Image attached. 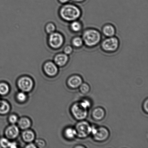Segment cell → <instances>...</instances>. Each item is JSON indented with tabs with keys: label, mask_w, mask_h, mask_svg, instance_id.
I'll use <instances>...</instances> for the list:
<instances>
[{
	"label": "cell",
	"mask_w": 148,
	"mask_h": 148,
	"mask_svg": "<svg viewBox=\"0 0 148 148\" xmlns=\"http://www.w3.org/2000/svg\"><path fill=\"white\" fill-rule=\"evenodd\" d=\"M22 137L25 141L27 143H30L34 140L35 135L31 130H27L23 133Z\"/></svg>",
	"instance_id": "2e32d148"
},
{
	"label": "cell",
	"mask_w": 148,
	"mask_h": 148,
	"mask_svg": "<svg viewBox=\"0 0 148 148\" xmlns=\"http://www.w3.org/2000/svg\"><path fill=\"white\" fill-rule=\"evenodd\" d=\"M73 51V47L71 46L68 45L64 47L63 49V53L68 56L70 55Z\"/></svg>",
	"instance_id": "cb8c5ba5"
},
{
	"label": "cell",
	"mask_w": 148,
	"mask_h": 148,
	"mask_svg": "<svg viewBox=\"0 0 148 148\" xmlns=\"http://www.w3.org/2000/svg\"><path fill=\"white\" fill-rule=\"evenodd\" d=\"M9 147L10 148H16L17 145L16 143L13 142L12 143H10Z\"/></svg>",
	"instance_id": "f546056e"
},
{
	"label": "cell",
	"mask_w": 148,
	"mask_h": 148,
	"mask_svg": "<svg viewBox=\"0 0 148 148\" xmlns=\"http://www.w3.org/2000/svg\"><path fill=\"white\" fill-rule=\"evenodd\" d=\"M58 1L61 3L65 4L67 3L69 0H58Z\"/></svg>",
	"instance_id": "1f68e13d"
},
{
	"label": "cell",
	"mask_w": 148,
	"mask_h": 148,
	"mask_svg": "<svg viewBox=\"0 0 148 148\" xmlns=\"http://www.w3.org/2000/svg\"><path fill=\"white\" fill-rule=\"evenodd\" d=\"M106 112L103 108L101 107H97L92 110L91 117L96 121H100L105 117Z\"/></svg>",
	"instance_id": "7c38bea8"
},
{
	"label": "cell",
	"mask_w": 148,
	"mask_h": 148,
	"mask_svg": "<svg viewBox=\"0 0 148 148\" xmlns=\"http://www.w3.org/2000/svg\"><path fill=\"white\" fill-rule=\"evenodd\" d=\"M9 104L6 101H0V114H5L9 111Z\"/></svg>",
	"instance_id": "d6986e66"
},
{
	"label": "cell",
	"mask_w": 148,
	"mask_h": 148,
	"mask_svg": "<svg viewBox=\"0 0 148 148\" xmlns=\"http://www.w3.org/2000/svg\"><path fill=\"white\" fill-rule=\"evenodd\" d=\"M91 134L95 141L102 143L106 141L109 138L110 136V132L105 127H92Z\"/></svg>",
	"instance_id": "5b68a950"
},
{
	"label": "cell",
	"mask_w": 148,
	"mask_h": 148,
	"mask_svg": "<svg viewBox=\"0 0 148 148\" xmlns=\"http://www.w3.org/2000/svg\"><path fill=\"white\" fill-rule=\"evenodd\" d=\"M83 83V79L80 75H72L69 78L67 84L69 88L72 89H77L79 88Z\"/></svg>",
	"instance_id": "30bf717a"
},
{
	"label": "cell",
	"mask_w": 148,
	"mask_h": 148,
	"mask_svg": "<svg viewBox=\"0 0 148 148\" xmlns=\"http://www.w3.org/2000/svg\"><path fill=\"white\" fill-rule=\"evenodd\" d=\"M10 143L7 139L3 138L0 140V145L3 147H9Z\"/></svg>",
	"instance_id": "d4e9b609"
},
{
	"label": "cell",
	"mask_w": 148,
	"mask_h": 148,
	"mask_svg": "<svg viewBox=\"0 0 148 148\" xmlns=\"http://www.w3.org/2000/svg\"><path fill=\"white\" fill-rule=\"evenodd\" d=\"M19 132L18 127L14 125L10 126L6 130L5 134L7 138L10 139H14L18 136Z\"/></svg>",
	"instance_id": "4fadbf2b"
},
{
	"label": "cell",
	"mask_w": 148,
	"mask_h": 148,
	"mask_svg": "<svg viewBox=\"0 0 148 148\" xmlns=\"http://www.w3.org/2000/svg\"><path fill=\"white\" fill-rule=\"evenodd\" d=\"M45 31L46 32L49 34L54 32L56 31V25L52 22L47 23L46 24L45 27Z\"/></svg>",
	"instance_id": "7402d4cb"
},
{
	"label": "cell",
	"mask_w": 148,
	"mask_h": 148,
	"mask_svg": "<svg viewBox=\"0 0 148 148\" xmlns=\"http://www.w3.org/2000/svg\"><path fill=\"white\" fill-rule=\"evenodd\" d=\"M18 125L20 128L22 130H26L30 127L31 122L28 119L23 117L19 120Z\"/></svg>",
	"instance_id": "ac0fdd59"
},
{
	"label": "cell",
	"mask_w": 148,
	"mask_h": 148,
	"mask_svg": "<svg viewBox=\"0 0 148 148\" xmlns=\"http://www.w3.org/2000/svg\"><path fill=\"white\" fill-rule=\"evenodd\" d=\"M48 42L51 48L57 50L63 46L64 42V37L61 33L56 31L49 34Z\"/></svg>",
	"instance_id": "52a82bcc"
},
{
	"label": "cell",
	"mask_w": 148,
	"mask_h": 148,
	"mask_svg": "<svg viewBox=\"0 0 148 148\" xmlns=\"http://www.w3.org/2000/svg\"><path fill=\"white\" fill-rule=\"evenodd\" d=\"M65 137L69 140H73L77 137V133L75 128L68 127L64 132Z\"/></svg>",
	"instance_id": "e0dca14e"
},
{
	"label": "cell",
	"mask_w": 148,
	"mask_h": 148,
	"mask_svg": "<svg viewBox=\"0 0 148 148\" xmlns=\"http://www.w3.org/2000/svg\"><path fill=\"white\" fill-rule=\"evenodd\" d=\"M119 41L117 37H107L103 40L101 44L102 50L107 53H113L118 49Z\"/></svg>",
	"instance_id": "8992f818"
},
{
	"label": "cell",
	"mask_w": 148,
	"mask_h": 148,
	"mask_svg": "<svg viewBox=\"0 0 148 148\" xmlns=\"http://www.w3.org/2000/svg\"><path fill=\"white\" fill-rule=\"evenodd\" d=\"M9 91V87L7 84L4 83L0 84V94L5 95Z\"/></svg>",
	"instance_id": "603a6c76"
},
{
	"label": "cell",
	"mask_w": 148,
	"mask_h": 148,
	"mask_svg": "<svg viewBox=\"0 0 148 148\" xmlns=\"http://www.w3.org/2000/svg\"><path fill=\"white\" fill-rule=\"evenodd\" d=\"M43 69L45 73L50 76H55L58 71L57 65L51 61H48L45 62L43 65Z\"/></svg>",
	"instance_id": "9c48e42d"
},
{
	"label": "cell",
	"mask_w": 148,
	"mask_h": 148,
	"mask_svg": "<svg viewBox=\"0 0 148 148\" xmlns=\"http://www.w3.org/2000/svg\"><path fill=\"white\" fill-rule=\"evenodd\" d=\"M27 148H36L37 147L35 145L33 144V143H30L27 146H26Z\"/></svg>",
	"instance_id": "4dcf8cb0"
},
{
	"label": "cell",
	"mask_w": 148,
	"mask_h": 148,
	"mask_svg": "<svg viewBox=\"0 0 148 148\" xmlns=\"http://www.w3.org/2000/svg\"><path fill=\"white\" fill-rule=\"evenodd\" d=\"M70 29L74 33H78L81 31L82 28V24L80 22L77 20L71 22Z\"/></svg>",
	"instance_id": "9a60e30c"
},
{
	"label": "cell",
	"mask_w": 148,
	"mask_h": 148,
	"mask_svg": "<svg viewBox=\"0 0 148 148\" xmlns=\"http://www.w3.org/2000/svg\"><path fill=\"white\" fill-rule=\"evenodd\" d=\"M91 105L90 102L87 99L75 103L71 108L74 118L78 121L85 120L88 116V109Z\"/></svg>",
	"instance_id": "7a4b0ae2"
},
{
	"label": "cell",
	"mask_w": 148,
	"mask_h": 148,
	"mask_svg": "<svg viewBox=\"0 0 148 148\" xmlns=\"http://www.w3.org/2000/svg\"><path fill=\"white\" fill-rule=\"evenodd\" d=\"M78 88L80 92L84 95L88 94L90 91V87L86 83L83 82Z\"/></svg>",
	"instance_id": "44dd1931"
},
{
	"label": "cell",
	"mask_w": 148,
	"mask_h": 148,
	"mask_svg": "<svg viewBox=\"0 0 148 148\" xmlns=\"http://www.w3.org/2000/svg\"><path fill=\"white\" fill-rule=\"evenodd\" d=\"M92 128L88 122L85 120L79 121L75 127L77 137L81 139L86 138L91 134Z\"/></svg>",
	"instance_id": "277c9868"
},
{
	"label": "cell",
	"mask_w": 148,
	"mask_h": 148,
	"mask_svg": "<svg viewBox=\"0 0 148 148\" xmlns=\"http://www.w3.org/2000/svg\"><path fill=\"white\" fill-rule=\"evenodd\" d=\"M101 33L93 28L87 29L82 33V38L84 43L88 47H95L101 42Z\"/></svg>",
	"instance_id": "3957f363"
},
{
	"label": "cell",
	"mask_w": 148,
	"mask_h": 148,
	"mask_svg": "<svg viewBox=\"0 0 148 148\" xmlns=\"http://www.w3.org/2000/svg\"><path fill=\"white\" fill-rule=\"evenodd\" d=\"M143 109L145 113L147 114L148 113V98L145 100L143 104Z\"/></svg>",
	"instance_id": "83f0119b"
},
{
	"label": "cell",
	"mask_w": 148,
	"mask_h": 148,
	"mask_svg": "<svg viewBox=\"0 0 148 148\" xmlns=\"http://www.w3.org/2000/svg\"><path fill=\"white\" fill-rule=\"evenodd\" d=\"M36 144L39 147H43L45 146V143L42 140H38L36 142Z\"/></svg>",
	"instance_id": "f1b7e54d"
},
{
	"label": "cell",
	"mask_w": 148,
	"mask_h": 148,
	"mask_svg": "<svg viewBox=\"0 0 148 148\" xmlns=\"http://www.w3.org/2000/svg\"><path fill=\"white\" fill-rule=\"evenodd\" d=\"M9 121L10 123L12 124H15L18 121V118L15 115H12L9 117Z\"/></svg>",
	"instance_id": "4316f807"
},
{
	"label": "cell",
	"mask_w": 148,
	"mask_h": 148,
	"mask_svg": "<svg viewBox=\"0 0 148 148\" xmlns=\"http://www.w3.org/2000/svg\"><path fill=\"white\" fill-rule=\"evenodd\" d=\"M71 42L72 45L76 48L81 47L84 44L82 37L78 36L73 38Z\"/></svg>",
	"instance_id": "ffe728a7"
},
{
	"label": "cell",
	"mask_w": 148,
	"mask_h": 148,
	"mask_svg": "<svg viewBox=\"0 0 148 148\" xmlns=\"http://www.w3.org/2000/svg\"><path fill=\"white\" fill-rule=\"evenodd\" d=\"M17 98L20 102H24L27 99V95L24 92H20L17 94Z\"/></svg>",
	"instance_id": "484cf974"
},
{
	"label": "cell",
	"mask_w": 148,
	"mask_h": 148,
	"mask_svg": "<svg viewBox=\"0 0 148 148\" xmlns=\"http://www.w3.org/2000/svg\"><path fill=\"white\" fill-rule=\"evenodd\" d=\"M32 80L27 77H24L18 80V86L20 90L24 92H29L32 89Z\"/></svg>",
	"instance_id": "ba28073f"
},
{
	"label": "cell",
	"mask_w": 148,
	"mask_h": 148,
	"mask_svg": "<svg viewBox=\"0 0 148 148\" xmlns=\"http://www.w3.org/2000/svg\"><path fill=\"white\" fill-rule=\"evenodd\" d=\"M69 56L64 53H57L53 58V62L58 66L62 67L67 64Z\"/></svg>",
	"instance_id": "8fae6325"
},
{
	"label": "cell",
	"mask_w": 148,
	"mask_h": 148,
	"mask_svg": "<svg viewBox=\"0 0 148 148\" xmlns=\"http://www.w3.org/2000/svg\"><path fill=\"white\" fill-rule=\"evenodd\" d=\"M102 33L107 37H113L116 33L115 27L111 24L106 25L103 27Z\"/></svg>",
	"instance_id": "5bb4252c"
},
{
	"label": "cell",
	"mask_w": 148,
	"mask_h": 148,
	"mask_svg": "<svg viewBox=\"0 0 148 148\" xmlns=\"http://www.w3.org/2000/svg\"><path fill=\"white\" fill-rule=\"evenodd\" d=\"M59 14L62 20L68 22H71L77 20L80 17L81 11L77 6L66 3L61 7Z\"/></svg>",
	"instance_id": "6da1fadb"
},
{
	"label": "cell",
	"mask_w": 148,
	"mask_h": 148,
	"mask_svg": "<svg viewBox=\"0 0 148 148\" xmlns=\"http://www.w3.org/2000/svg\"><path fill=\"white\" fill-rule=\"evenodd\" d=\"M72 1H74V2L77 3L82 2L85 1V0H72Z\"/></svg>",
	"instance_id": "d6a6232c"
},
{
	"label": "cell",
	"mask_w": 148,
	"mask_h": 148,
	"mask_svg": "<svg viewBox=\"0 0 148 148\" xmlns=\"http://www.w3.org/2000/svg\"><path fill=\"white\" fill-rule=\"evenodd\" d=\"M75 148H85V146H81V145H78L77 146H76L75 147Z\"/></svg>",
	"instance_id": "836d02e7"
}]
</instances>
